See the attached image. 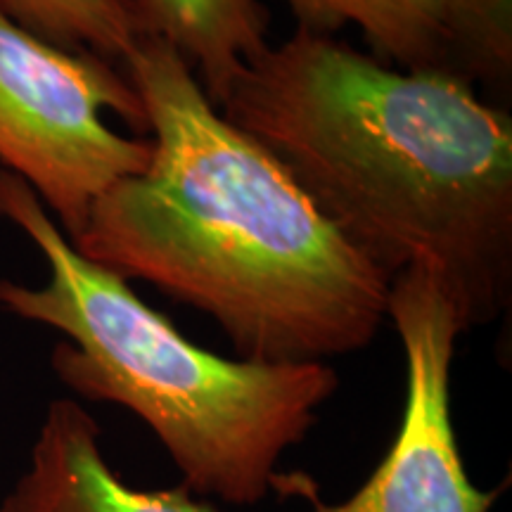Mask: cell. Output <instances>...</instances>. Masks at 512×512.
<instances>
[{
	"label": "cell",
	"instance_id": "5b68a950",
	"mask_svg": "<svg viewBox=\"0 0 512 512\" xmlns=\"http://www.w3.org/2000/svg\"><path fill=\"white\" fill-rule=\"evenodd\" d=\"M387 318L406 356V403L387 456L342 503H323L306 486L309 512H491L501 489L467 477L451 413V366L475 311L444 278L425 268L396 273Z\"/></svg>",
	"mask_w": 512,
	"mask_h": 512
},
{
	"label": "cell",
	"instance_id": "7a4b0ae2",
	"mask_svg": "<svg viewBox=\"0 0 512 512\" xmlns=\"http://www.w3.org/2000/svg\"><path fill=\"white\" fill-rule=\"evenodd\" d=\"M389 278L441 275L486 323L512 275V121L444 69L297 29L219 107Z\"/></svg>",
	"mask_w": 512,
	"mask_h": 512
},
{
	"label": "cell",
	"instance_id": "277c9868",
	"mask_svg": "<svg viewBox=\"0 0 512 512\" xmlns=\"http://www.w3.org/2000/svg\"><path fill=\"white\" fill-rule=\"evenodd\" d=\"M105 112L147 133L143 102L112 62L0 15V166L36 192L69 240L102 192L152 159V140L121 136Z\"/></svg>",
	"mask_w": 512,
	"mask_h": 512
},
{
	"label": "cell",
	"instance_id": "6da1fadb",
	"mask_svg": "<svg viewBox=\"0 0 512 512\" xmlns=\"http://www.w3.org/2000/svg\"><path fill=\"white\" fill-rule=\"evenodd\" d=\"M124 67L152 159L95 200L69 240L76 252L207 313L247 361L328 363L366 349L392 278L223 117L164 38H140Z\"/></svg>",
	"mask_w": 512,
	"mask_h": 512
},
{
	"label": "cell",
	"instance_id": "9c48e42d",
	"mask_svg": "<svg viewBox=\"0 0 512 512\" xmlns=\"http://www.w3.org/2000/svg\"><path fill=\"white\" fill-rule=\"evenodd\" d=\"M0 15L57 48L117 64L145 36L133 0H0Z\"/></svg>",
	"mask_w": 512,
	"mask_h": 512
},
{
	"label": "cell",
	"instance_id": "ba28073f",
	"mask_svg": "<svg viewBox=\"0 0 512 512\" xmlns=\"http://www.w3.org/2000/svg\"><path fill=\"white\" fill-rule=\"evenodd\" d=\"M145 36L183 57L207 98L221 107L245 67L268 48L261 0H133Z\"/></svg>",
	"mask_w": 512,
	"mask_h": 512
},
{
	"label": "cell",
	"instance_id": "30bf717a",
	"mask_svg": "<svg viewBox=\"0 0 512 512\" xmlns=\"http://www.w3.org/2000/svg\"><path fill=\"white\" fill-rule=\"evenodd\" d=\"M475 27L479 48L491 74L510 72L512 0H460Z\"/></svg>",
	"mask_w": 512,
	"mask_h": 512
},
{
	"label": "cell",
	"instance_id": "8992f818",
	"mask_svg": "<svg viewBox=\"0 0 512 512\" xmlns=\"http://www.w3.org/2000/svg\"><path fill=\"white\" fill-rule=\"evenodd\" d=\"M0 512H216L185 486L133 489L112 470L100 446V425L74 399L48 406L27 472Z\"/></svg>",
	"mask_w": 512,
	"mask_h": 512
},
{
	"label": "cell",
	"instance_id": "52a82bcc",
	"mask_svg": "<svg viewBox=\"0 0 512 512\" xmlns=\"http://www.w3.org/2000/svg\"><path fill=\"white\" fill-rule=\"evenodd\" d=\"M299 29L332 36L361 29L373 57L399 69L491 74L460 0H285Z\"/></svg>",
	"mask_w": 512,
	"mask_h": 512
},
{
	"label": "cell",
	"instance_id": "3957f363",
	"mask_svg": "<svg viewBox=\"0 0 512 512\" xmlns=\"http://www.w3.org/2000/svg\"><path fill=\"white\" fill-rule=\"evenodd\" d=\"M0 219L34 242L48 280H0V309L67 337L53 370L74 394L124 406L166 448L192 496L256 505L280 489V460L335 396L330 363H264L197 347L128 280L76 252L36 192L0 166Z\"/></svg>",
	"mask_w": 512,
	"mask_h": 512
}]
</instances>
